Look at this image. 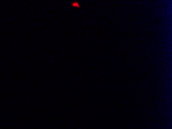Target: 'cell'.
Masks as SVG:
<instances>
[{
    "mask_svg": "<svg viewBox=\"0 0 172 129\" xmlns=\"http://www.w3.org/2000/svg\"><path fill=\"white\" fill-rule=\"evenodd\" d=\"M72 6H74V7H77V8H79V3H78V2H73V3H72Z\"/></svg>",
    "mask_w": 172,
    "mask_h": 129,
    "instance_id": "6da1fadb",
    "label": "cell"
}]
</instances>
